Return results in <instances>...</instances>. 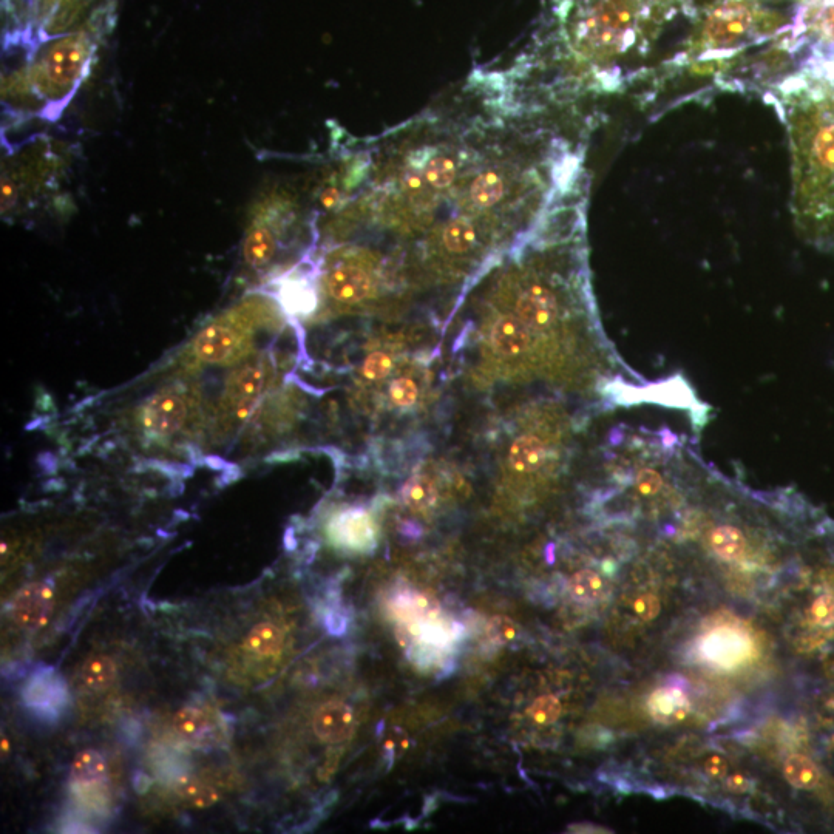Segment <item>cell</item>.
<instances>
[{
    "label": "cell",
    "mask_w": 834,
    "mask_h": 834,
    "mask_svg": "<svg viewBox=\"0 0 834 834\" xmlns=\"http://www.w3.org/2000/svg\"><path fill=\"white\" fill-rule=\"evenodd\" d=\"M695 13V0H549L512 61L472 78L510 106L586 115L648 82L666 34Z\"/></svg>",
    "instance_id": "6da1fadb"
},
{
    "label": "cell",
    "mask_w": 834,
    "mask_h": 834,
    "mask_svg": "<svg viewBox=\"0 0 834 834\" xmlns=\"http://www.w3.org/2000/svg\"><path fill=\"white\" fill-rule=\"evenodd\" d=\"M802 0H709L682 44L663 59L646 95L691 84V93L762 96L765 101L804 65Z\"/></svg>",
    "instance_id": "7a4b0ae2"
},
{
    "label": "cell",
    "mask_w": 834,
    "mask_h": 834,
    "mask_svg": "<svg viewBox=\"0 0 834 834\" xmlns=\"http://www.w3.org/2000/svg\"><path fill=\"white\" fill-rule=\"evenodd\" d=\"M767 102L787 129L794 228L807 245L834 255V73H799Z\"/></svg>",
    "instance_id": "3957f363"
},
{
    "label": "cell",
    "mask_w": 834,
    "mask_h": 834,
    "mask_svg": "<svg viewBox=\"0 0 834 834\" xmlns=\"http://www.w3.org/2000/svg\"><path fill=\"white\" fill-rule=\"evenodd\" d=\"M115 21V0H104L81 27L34 50L16 81L8 84V89L16 87L19 90L16 96H31V102L41 107L42 115L55 118L78 90L99 44L113 30Z\"/></svg>",
    "instance_id": "277c9868"
},
{
    "label": "cell",
    "mask_w": 834,
    "mask_h": 834,
    "mask_svg": "<svg viewBox=\"0 0 834 834\" xmlns=\"http://www.w3.org/2000/svg\"><path fill=\"white\" fill-rule=\"evenodd\" d=\"M95 0H4V41L8 47L38 50L72 31Z\"/></svg>",
    "instance_id": "5b68a950"
},
{
    "label": "cell",
    "mask_w": 834,
    "mask_h": 834,
    "mask_svg": "<svg viewBox=\"0 0 834 834\" xmlns=\"http://www.w3.org/2000/svg\"><path fill=\"white\" fill-rule=\"evenodd\" d=\"M801 36L802 72L834 73V0H802Z\"/></svg>",
    "instance_id": "8992f818"
},
{
    "label": "cell",
    "mask_w": 834,
    "mask_h": 834,
    "mask_svg": "<svg viewBox=\"0 0 834 834\" xmlns=\"http://www.w3.org/2000/svg\"><path fill=\"white\" fill-rule=\"evenodd\" d=\"M22 700L34 716L55 722L68 705L67 682L55 668L41 666L25 682Z\"/></svg>",
    "instance_id": "52a82bcc"
},
{
    "label": "cell",
    "mask_w": 834,
    "mask_h": 834,
    "mask_svg": "<svg viewBox=\"0 0 834 834\" xmlns=\"http://www.w3.org/2000/svg\"><path fill=\"white\" fill-rule=\"evenodd\" d=\"M187 421V402L177 391L150 397L139 414V424L152 438L166 439L180 433Z\"/></svg>",
    "instance_id": "ba28073f"
},
{
    "label": "cell",
    "mask_w": 834,
    "mask_h": 834,
    "mask_svg": "<svg viewBox=\"0 0 834 834\" xmlns=\"http://www.w3.org/2000/svg\"><path fill=\"white\" fill-rule=\"evenodd\" d=\"M246 346V337L241 325L221 319L212 323L198 334L194 342V357L204 363H223L241 356Z\"/></svg>",
    "instance_id": "9c48e42d"
},
{
    "label": "cell",
    "mask_w": 834,
    "mask_h": 834,
    "mask_svg": "<svg viewBox=\"0 0 834 834\" xmlns=\"http://www.w3.org/2000/svg\"><path fill=\"white\" fill-rule=\"evenodd\" d=\"M329 540L342 549L371 552L377 544V527L363 509H348L331 519Z\"/></svg>",
    "instance_id": "30bf717a"
},
{
    "label": "cell",
    "mask_w": 834,
    "mask_h": 834,
    "mask_svg": "<svg viewBox=\"0 0 834 834\" xmlns=\"http://www.w3.org/2000/svg\"><path fill=\"white\" fill-rule=\"evenodd\" d=\"M325 288L336 302L353 305L370 297L373 278L357 263L337 260L326 271Z\"/></svg>",
    "instance_id": "8fae6325"
},
{
    "label": "cell",
    "mask_w": 834,
    "mask_h": 834,
    "mask_svg": "<svg viewBox=\"0 0 834 834\" xmlns=\"http://www.w3.org/2000/svg\"><path fill=\"white\" fill-rule=\"evenodd\" d=\"M53 583L39 581L28 584L11 604V617L24 631H38L47 623L53 611Z\"/></svg>",
    "instance_id": "7c38bea8"
},
{
    "label": "cell",
    "mask_w": 834,
    "mask_h": 834,
    "mask_svg": "<svg viewBox=\"0 0 834 834\" xmlns=\"http://www.w3.org/2000/svg\"><path fill=\"white\" fill-rule=\"evenodd\" d=\"M266 380H268V371L263 363L246 365L245 368H240L229 377L226 401L240 419L246 417V414L251 411L258 396L263 393Z\"/></svg>",
    "instance_id": "4fadbf2b"
},
{
    "label": "cell",
    "mask_w": 834,
    "mask_h": 834,
    "mask_svg": "<svg viewBox=\"0 0 834 834\" xmlns=\"http://www.w3.org/2000/svg\"><path fill=\"white\" fill-rule=\"evenodd\" d=\"M356 726V714L342 702L325 703L312 720L314 733L322 742L340 743L350 739Z\"/></svg>",
    "instance_id": "5bb4252c"
},
{
    "label": "cell",
    "mask_w": 834,
    "mask_h": 834,
    "mask_svg": "<svg viewBox=\"0 0 834 834\" xmlns=\"http://www.w3.org/2000/svg\"><path fill=\"white\" fill-rule=\"evenodd\" d=\"M278 302L292 317H305L316 311L317 291L306 272H295L278 286Z\"/></svg>",
    "instance_id": "9a60e30c"
},
{
    "label": "cell",
    "mask_w": 834,
    "mask_h": 834,
    "mask_svg": "<svg viewBox=\"0 0 834 834\" xmlns=\"http://www.w3.org/2000/svg\"><path fill=\"white\" fill-rule=\"evenodd\" d=\"M492 343L498 353L504 356H521L532 345V333L529 326L518 316H502L493 326Z\"/></svg>",
    "instance_id": "2e32d148"
},
{
    "label": "cell",
    "mask_w": 834,
    "mask_h": 834,
    "mask_svg": "<svg viewBox=\"0 0 834 834\" xmlns=\"http://www.w3.org/2000/svg\"><path fill=\"white\" fill-rule=\"evenodd\" d=\"M277 252V237L272 231L271 224L262 215L252 221L251 228L245 238L243 255L251 268L260 269L268 265Z\"/></svg>",
    "instance_id": "e0dca14e"
},
{
    "label": "cell",
    "mask_w": 834,
    "mask_h": 834,
    "mask_svg": "<svg viewBox=\"0 0 834 834\" xmlns=\"http://www.w3.org/2000/svg\"><path fill=\"white\" fill-rule=\"evenodd\" d=\"M72 784L75 790L85 791L98 790L106 784L109 777L106 759L99 751L85 750L76 756L72 767Z\"/></svg>",
    "instance_id": "ac0fdd59"
},
{
    "label": "cell",
    "mask_w": 834,
    "mask_h": 834,
    "mask_svg": "<svg viewBox=\"0 0 834 834\" xmlns=\"http://www.w3.org/2000/svg\"><path fill=\"white\" fill-rule=\"evenodd\" d=\"M173 728L187 742L204 745L214 740L217 726L211 714L201 708L186 706L173 719Z\"/></svg>",
    "instance_id": "d6986e66"
},
{
    "label": "cell",
    "mask_w": 834,
    "mask_h": 834,
    "mask_svg": "<svg viewBox=\"0 0 834 834\" xmlns=\"http://www.w3.org/2000/svg\"><path fill=\"white\" fill-rule=\"evenodd\" d=\"M510 465L518 473H535L547 461V447L543 439L533 434L521 436L510 448Z\"/></svg>",
    "instance_id": "ffe728a7"
},
{
    "label": "cell",
    "mask_w": 834,
    "mask_h": 834,
    "mask_svg": "<svg viewBox=\"0 0 834 834\" xmlns=\"http://www.w3.org/2000/svg\"><path fill=\"white\" fill-rule=\"evenodd\" d=\"M709 544L719 558L737 561L748 549L745 533L736 526H719L709 533Z\"/></svg>",
    "instance_id": "44dd1931"
},
{
    "label": "cell",
    "mask_w": 834,
    "mask_h": 834,
    "mask_svg": "<svg viewBox=\"0 0 834 834\" xmlns=\"http://www.w3.org/2000/svg\"><path fill=\"white\" fill-rule=\"evenodd\" d=\"M652 716L657 720L666 723L679 722L689 712V702L682 691L675 689H662L655 692L649 700Z\"/></svg>",
    "instance_id": "7402d4cb"
},
{
    "label": "cell",
    "mask_w": 834,
    "mask_h": 834,
    "mask_svg": "<svg viewBox=\"0 0 834 834\" xmlns=\"http://www.w3.org/2000/svg\"><path fill=\"white\" fill-rule=\"evenodd\" d=\"M116 665L106 655L89 658L81 668V682L85 688L95 692L106 691L116 680Z\"/></svg>",
    "instance_id": "603a6c76"
},
{
    "label": "cell",
    "mask_w": 834,
    "mask_h": 834,
    "mask_svg": "<svg viewBox=\"0 0 834 834\" xmlns=\"http://www.w3.org/2000/svg\"><path fill=\"white\" fill-rule=\"evenodd\" d=\"M607 584L594 570H580L569 580V592L573 600L595 603L607 595Z\"/></svg>",
    "instance_id": "cb8c5ba5"
},
{
    "label": "cell",
    "mask_w": 834,
    "mask_h": 834,
    "mask_svg": "<svg viewBox=\"0 0 834 834\" xmlns=\"http://www.w3.org/2000/svg\"><path fill=\"white\" fill-rule=\"evenodd\" d=\"M283 640H285V635L282 629H278L271 623H262L252 629L246 640V649L255 657H269L282 649Z\"/></svg>",
    "instance_id": "d4e9b609"
},
{
    "label": "cell",
    "mask_w": 834,
    "mask_h": 834,
    "mask_svg": "<svg viewBox=\"0 0 834 834\" xmlns=\"http://www.w3.org/2000/svg\"><path fill=\"white\" fill-rule=\"evenodd\" d=\"M784 776L788 784L799 790H813L821 782V771L816 763L799 754L788 757L784 765Z\"/></svg>",
    "instance_id": "484cf974"
},
{
    "label": "cell",
    "mask_w": 834,
    "mask_h": 834,
    "mask_svg": "<svg viewBox=\"0 0 834 834\" xmlns=\"http://www.w3.org/2000/svg\"><path fill=\"white\" fill-rule=\"evenodd\" d=\"M173 788L183 801L194 805V807H211L218 801V793L215 788L207 785L203 780L189 777L187 774L173 780Z\"/></svg>",
    "instance_id": "4316f807"
},
{
    "label": "cell",
    "mask_w": 834,
    "mask_h": 834,
    "mask_svg": "<svg viewBox=\"0 0 834 834\" xmlns=\"http://www.w3.org/2000/svg\"><path fill=\"white\" fill-rule=\"evenodd\" d=\"M402 499L410 509L428 510L434 506V502L438 499V492H436V487L430 479L424 478V476H416L404 485Z\"/></svg>",
    "instance_id": "83f0119b"
},
{
    "label": "cell",
    "mask_w": 834,
    "mask_h": 834,
    "mask_svg": "<svg viewBox=\"0 0 834 834\" xmlns=\"http://www.w3.org/2000/svg\"><path fill=\"white\" fill-rule=\"evenodd\" d=\"M561 711H563V706H561L560 700L553 695H543L530 706L529 716L538 725H550V723L558 720Z\"/></svg>",
    "instance_id": "f1b7e54d"
},
{
    "label": "cell",
    "mask_w": 834,
    "mask_h": 834,
    "mask_svg": "<svg viewBox=\"0 0 834 834\" xmlns=\"http://www.w3.org/2000/svg\"><path fill=\"white\" fill-rule=\"evenodd\" d=\"M397 607H401L404 611L421 615V617L433 615L434 612L438 611V604H436V601H434L430 595L424 594L401 595V597H399V601H397Z\"/></svg>",
    "instance_id": "f546056e"
},
{
    "label": "cell",
    "mask_w": 834,
    "mask_h": 834,
    "mask_svg": "<svg viewBox=\"0 0 834 834\" xmlns=\"http://www.w3.org/2000/svg\"><path fill=\"white\" fill-rule=\"evenodd\" d=\"M489 635L498 645H510L518 638L519 628L509 617L492 618L489 624Z\"/></svg>",
    "instance_id": "4dcf8cb0"
},
{
    "label": "cell",
    "mask_w": 834,
    "mask_h": 834,
    "mask_svg": "<svg viewBox=\"0 0 834 834\" xmlns=\"http://www.w3.org/2000/svg\"><path fill=\"white\" fill-rule=\"evenodd\" d=\"M390 399L396 407H411L417 399V387L407 377L394 380L390 385Z\"/></svg>",
    "instance_id": "1f68e13d"
},
{
    "label": "cell",
    "mask_w": 834,
    "mask_h": 834,
    "mask_svg": "<svg viewBox=\"0 0 834 834\" xmlns=\"http://www.w3.org/2000/svg\"><path fill=\"white\" fill-rule=\"evenodd\" d=\"M393 368V360L388 354L373 353L363 363L362 374L368 380H380L387 377Z\"/></svg>",
    "instance_id": "d6a6232c"
},
{
    "label": "cell",
    "mask_w": 834,
    "mask_h": 834,
    "mask_svg": "<svg viewBox=\"0 0 834 834\" xmlns=\"http://www.w3.org/2000/svg\"><path fill=\"white\" fill-rule=\"evenodd\" d=\"M810 617L819 626H831L834 624V597L833 595H822L811 604Z\"/></svg>",
    "instance_id": "836d02e7"
},
{
    "label": "cell",
    "mask_w": 834,
    "mask_h": 834,
    "mask_svg": "<svg viewBox=\"0 0 834 834\" xmlns=\"http://www.w3.org/2000/svg\"><path fill=\"white\" fill-rule=\"evenodd\" d=\"M634 611L643 620L651 621L657 618L660 611H662V603H660V600L655 595H641L634 603Z\"/></svg>",
    "instance_id": "e575fe53"
},
{
    "label": "cell",
    "mask_w": 834,
    "mask_h": 834,
    "mask_svg": "<svg viewBox=\"0 0 834 834\" xmlns=\"http://www.w3.org/2000/svg\"><path fill=\"white\" fill-rule=\"evenodd\" d=\"M703 768H705V773L709 777H712V779H726L729 768L728 760L720 756V754H712L703 763Z\"/></svg>",
    "instance_id": "d590c367"
},
{
    "label": "cell",
    "mask_w": 834,
    "mask_h": 834,
    "mask_svg": "<svg viewBox=\"0 0 834 834\" xmlns=\"http://www.w3.org/2000/svg\"><path fill=\"white\" fill-rule=\"evenodd\" d=\"M325 624L329 634L343 635L348 629V618L342 612L331 611L326 615Z\"/></svg>",
    "instance_id": "8d00e7d4"
},
{
    "label": "cell",
    "mask_w": 834,
    "mask_h": 834,
    "mask_svg": "<svg viewBox=\"0 0 834 834\" xmlns=\"http://www.w3.org/2000/svg\"><path fill=\"white\" fill-rule=\"evenodd\" d=\"M750 784H748V779L742 774H734V776H729L726 779V788H728L731 793H745L748 790Z\"/></svg>",
    "instance_id": "74e56055"
}]
</instances>
